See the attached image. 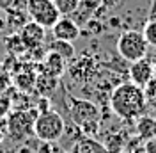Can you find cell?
<instances>
[{
  "label": "cell",
  "instance_id": "52a82bcc",
  "mask_svg": "<svg viewBox=\"0 0 156 153\" xmlns=\"http://www.w3.org/2000/svg\"><path fill=\"white\" fill-rule=\"evenodd\" d=\"M129 82L135 84L138 87H144L153 80V75H154V68H153V62L147 61L146 57L144 59H138L135 62H129Z\"/></svg>",
  "mask_w": 156,
  "mask_h": 153
},
{
  "label": "cell",
  "instance_id": "3957f363",
  "mask_svg": "<svg viewBox=\"0 0 156 153\" xmlns=\"http://www.w3.org/2000/svg\"><path fill=\"white\" fill-rule=\"evenodd\" d=\"M147 48H149V45L144 39L142 32H138V30H126L117 39V52L128 62H135L138 59H144L147 54Z\"/></svg>",
  "mask_w": 156,
  "mask_h": 153
},
{
  "label": "cell",
  "instance_id": "9a60e30c",
  "mask_svg": "<svg viewBox=\"0 0 156 153\" xmlns=\"http://www.w3.org/2000/svg\"><path fill=\"white\" fill-rule=\"evenodd\" d=\"M51 2L55 4V7L60 13V16L73 14L75 11H78V6H80V0H51Z\"/></svg>",
  "mask_w": 156,
  "mask_h": 153
},
{
  "label": "cell",
  "instance_id": "44dd1931",
  "mask_svg": "<svg viewBox=\"0 0 156 153\" xmlns=\"http://www.w3.org/2000/svg\"><path fill=\"white\" fill-rule=\"evenodd\" d=\"M58 151L60 150L55 143H43L41 141V144L37 146V153H58Z\"/></svg>",
  "mask_w": 156,
  "mask_h": 153
},
{
  "label": "cell",
  "instance_id": "7a4b0ae2",
  "mask_svg": "<svg viewBox=\"0 0 156 153\" xmlns=\"http://www.w3.org/2000/svg\"><path fill=\"white\" fill-rule=\"evenodd\" d=\"M66 132V123L62 116L55 110H46L39 112L34 123V135L43 143H57L58 139Z\"/></svg>",
  "mask_w": 156,
  "mask_h": 153
},
{
  "label": "cell",
  "instance_id": "ac0fdd59",
  "mask_svg": "<svg viewBox=\"0 0 156 153\" xmlns=\"http://www.w3.org/2000/svg\"><path fill=\"white\" fill-rule=\"evenodd\" d=\"M12 109V102H11V96L5 93H0V119H4L5 116L11 112Z\"/></svg>",
  "mask_w": 156,
  "mask_h": 153
},
{
  "label": "cell",
  "instance_id": "d4e9b609",
  "mask_svg": "<svg viewBox=\"0 0 156 153\" xmlns=\"http://www.w3.org/2000/svg\"><path fill=\"white\" fill-rule=\"evenodd\" d=\"M18 153H32V151H30L29 148H20V151H18Z\"/></svg>",
  "mask_w": 156,
  "mask_h": 153
},
{
  "label": "cell",
  "instance_id": "7402d4cb",
  "mask_svg": "<svg viewBox=\"0 0 156 153\" xmlns=\"http://www.w3.org/2000/svg\"><path fill=\"white\" fill-rule=\"evenodd\" d=\"M46 110H50V102L43 96L37 103V112H46Z\"/></svg>",
  "mask_w": 156,
  "mask_h": 153
},
{
  "label": "cell",
  "instance_id": "ffe728a7",
  "mask_svg": "<svg viewBox=\"0 0 156 153\" xmlns=\"http://www.w3.org/2000/svg\"><path fill=\"white\" fill-rule=\"evenodd\" d=\"M82 128V132L85 135H89V137H94V135L98 134V128H99V125H98V121H90V123H85L80 126Z\"/></svg>",
  "mask_w": 156,
  "mask_h": 153
},
{
  "label": "cell",
  "instance_id": "d6986e66",
  "mask_svg": "<svg viewBox=\"0 0 156 153\" xmlns=\"http://www.w3.org/2000/svg\"><path fill=\"white\" fill-rule=\"evenodd\" d=\"M5 47H7V50L12 52V54H14L16 48H18V50H25V45H23L21 38H20V34H12V36H9L7 41H5Z\"/></svg>",
  "mask_w": 156,
  "mask_h": 153
},
{
  "label": "cell",
  "instance_id": "484cf974",
  "mask_svg": "<svg viewBox=\"0 0 156 153\" xmlns=\"http://www.w3.org/2000/svg\"><path fill=\"white\" fill-rule=\"evenodd\" d=\"M4 23H5V20H4V18H0V30L4 29Z\"/></svg>",
  "mask_w": 156,
  "mask_h": 153
},
{
  "label": "cell",
  "instance_id": "8fae6325",
  "mask_svg": "<svg viewBox=\"0 0 156 153\" xmlns=\"http://www.w3.org/2000/svg\"><path fill=\"white\" fill-rule=\"evenodd\" d=\"M136 134L144 141H151L156 137V118L153 116H140L136 123Z\"/></svg>",
  "mask_w": 156,
  "mask_h": 153
},
{
  "label": "cell",
  "instance_id": "603a6c76",
  "mask_svg": "<svg viewBox=\"0 0 156 153\" xmlns=\"http://www.w3.org/2000/svg\"><path fill=\"white\" fill-rule=\"evenodd\" d=\"M14 6V0H0V11H9Z\"/></svg>",
  "mask_w": 156,
  "mask_h": 153
},
{
  "label": "cell",
  "instance_id": "5bb4252c",
  "mask_svg": "<svg viewBox=\"0 0 156 153\" xmlns=\"http://www.w3.org/2000/svg\"><path fill=\"white\" fill-rule=\"evenodd\" d=\"M55 87H57V78H53V76L50 75H43L37 76V80H36V89H37L41 96H51V93L55 91Z\"/></svg>",
  "mask_w": 156,
  "mask_h": 153
},
{
  "label": "cell",
  "instance_id": "e0dca14e",
  "mask_svg": "<svg viewBox=\"0 0 156 153\" xmlns=\"http://www.w3.org/2000/svg\"><path fill=\"white\" fill-rule=\"evenodd\" d=\"M16 86L21 91H29L32 87H36V76L34 75H18L16 76Z\"/></svg>",
  "mask_w": 156,
  "mask_h": 153
},
{
  "label": "cell",
  "instance_id": "cb8c5ba5",
  "mask_svg": "<svg viewBox=\"0 0 156 153\" xmlns=\"http://www.w3.org/2000/svg\"><path fill=\"white\" fill-rule=\"evenodd\" d=\"M146 151L147 153H156V137L146 143Z\"/></svg>",
  "mask_w": 156,
  "mask_h": 153
},
{
  "label": "cell",
  "instance_id": "9c48e42d",
  "mask_svg": "<svg viewBox=\"0 0 156 153\" xmlns=\"http://www.w3.org/2000/svg\"><path fill=\"white\" fill-rule=\"evenodd\" d=\"M51 32H53V38L60 39V41H69L73 43L75 39L80 36V29H78V23L73 21L68 16H60L58 21L51 27Z\"/></svg>",
  "mask_w": 156,
  "mask_h": 153
},
{
  "label": "cell",
  "instance_id": "ba28073f",
  "mask_svg": "<svg viewBox=\"0 0 156 153\" xmlns=\"http://www.w3.org/2000/svg\"><path fill=\"white\" fill-rule=\"evenodd\" d=\"M44 30L46 29H43L41 25L34 23V21L25 23L23 29L20 30V38H21V41H23L25 48L36 50V48L41 47V45L44 43Z\"/></svg>",
  "mask_w": 156,
  "mask_h": 153
},
{
  "label": "cell",
  "instance_id": "8992f818",
  "mask_svg": "<svg viewBox=\"0 0 156 153\" xmlns=\"http://www.w3.org/2000/svg\"><path fill=\"white\" fill-rule=\"evenodd\" d=\"M69 114L71 119L76 126H82L90 121L99 119V109L94 103H90L87 100H80V98H71V107H69Z\"/></svg>",
  "mask_w": 156,
  "mask_h": 153
},
{
  "label": "cell",
  "instance_id": "2e32d148",
  "mask_svg": "<svg viewBox=\"0 0 156 153\" xmlns=\"http://www.w3.org/2000/svg\"><path fill=\"white\" fill-rule=\"evenodd\" d=\"M142 36L147 41L149 47L156 48V20H149L147 23H144V30H142Z\"/></svg>",
  "mask_w": 156,
  "mask_h": 153
},
{
  "label": "cell",
  "instance_id": "5b68a950",
  "mask_svg": "<svg viewBox=\"0 0 156 153\" xmlns=\"http://www.w3.org/2000/svg\"><path fill=\"white\" fill-rule=\"evenodd\" d=\"M27 14H29L30 21L41 25L43 29H51L60 18V13L57 11L51 0H29Z\"/></svg>",
  "mask_w": 156,
  "mask_h": 153
},
{
  "label": "cell",
  "instance_id": "7c38bea8",
  "mask_svg": "<svg viewBox=\"0 0 156 153\" xmlns=\"http://www.w3.org/2000/svg\"><path fill=\"white\" fill-rule=\"evenodd\" d=\"M48 52H53V54L60 55L64 61H68V59H71L75 55V47H73V43H69V41L53 39L48 45Z\"/></svg>",
  "mask_w": 156,
  "mask_h": 153
},
{
  "label": "cell",
  "instance_id": "6da1fadb",
  "mask_svg": "<svg viewBox=\"0 0 156 153\" xmlns=\"http://www.w3.org/2000/svg\"><path fill=\"white\" fill-rule=\"evenodd\" d=\"M147 105V96L142 87L131 82H124L114 89L110 96L112 112L122 119H136L144 114Z\"/></svg>",
  "mask_w": 156,
  "mask_h": 153
},
{
  "label": "cell",
  "instance_id": "4fadbf2b",
  "mask_svg": "<svg viewBox=\"0 0 156 153\" xmlns=\"http://www.w3.org/2000/svg\"><path fill=\"white\" fill-rule=\"evenodd\" d=\"M5 13H7V20H5V23H9L14 30H21L25 23H29V14H27V11L11 7V9L5 11Z\"/></svg>",
  "mask_w": 156,
  "mask_h": 153
},
{
  "label": "cell",
  "instance_id": "30bf717a",
  "mask_svg": "<svg viewBox=\"0 0 156 153\" xmlns=\"http://www.w3.org/2000/svg\"><path fill=\"white\" fill-rule=\"evenodd\" d=\"M64 69H66V61L53 52H46V55L43 59V73L58 78L64 73Z\"/></svg>",
  "mask_w": 156,
  "mask_h": 153
},
{
  "label": "cell",
  "instance_id": "277c9868",
  "mask_svg": "<svg viewBox=\"0 0 156 153\" xmlns=\"http://www.w3.org/2000/svg\"><path fill=\"white\" fill-rule=\"evenodd\" d=\"M39 112L36 109H29V110H14L11 112L7 118V132H9L11 139L14 141H23L29 135L34 134V123Z\"/></svg>",
  "mask_w": 156,
  "mask_h": 153
},
{
  "label": "cell",
  "instance_id": "4316f807",
  "mask_svg": "<svg viewBox=\"0 0 156 153\" xmlns=\"http://www.w3.org/2000/svg\"><path fill=\"white\" fill-rule=\"evenodd\" d=\"M0 153H4V151H2V150H0Z\"/></svg>",
  "mask_w": 156,
  "mask_h": 153
}]
</instances>
